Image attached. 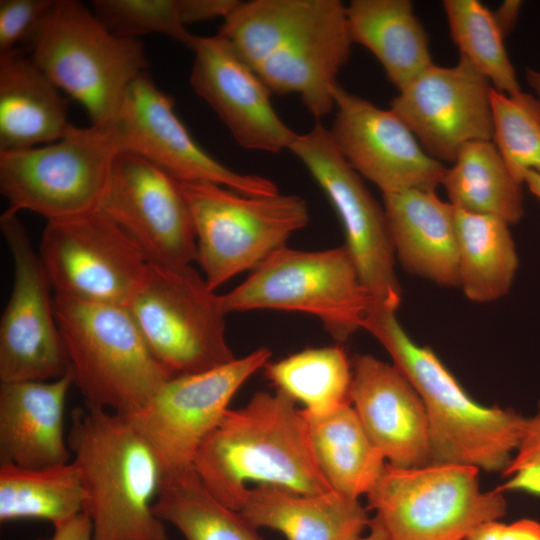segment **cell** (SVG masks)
Segmentation results:
<instances>
[{
	"mask_svg": "<svg viewBox=\"0 0 540 540\" xmlns=\"http://www.w3.org/2000/svg\"><path fill=\"white\" fill-rule=\"evenodd\" d=\"M396 260L408 273L443 287H459L456 209L435 190L383 194Z\"/></svg>",
	"mask_w": 540,
	"mask_h": 540,
	"instance_id": "23",
	"label": "cell"
},
{
	"mask_svg": "<svg viewBox=\"0 0 540 540\" xmlns=\"http://www.w3.org/2000/svg\"><path fill=\"white\" fill-rule=\"evenodd\" d=\"M441 186L455 209L510 225L524 215L523 183L511 174L493 141L466 144L447 167Z\"/></svg>",
	"mask_w": 540,
	"mask_h": 540,
	"instance_id": "28",
	"label": "cell"
},
{
	"mask_svg": "<svg viewBox=\"0 0 540 540\" xmlns=\"http://www.w3.org/2000/svg\"><path fill=\"white\" fill-rule=\"evenodd\" d=\"M153 512L175 526L185 540H264L240 512L205 488L193 466L164 476Z\"/></svg>",
	"mask_w": 540,
	"mask_h": 540,
	"instance_id": "31",
	"label": "cell"
},
{
	"mask_svg": "<svg viewBox=\"0 0 540 540\" xmlns=\"http://www.w3.org/2000/svg\"><path fill=\"white\" fill-rule=\"evenodd\" d=\"M367 508L334 490L305 495L272 485L248 488L240 513L257 529L287 540H359L369 526Z\"/></svg>",
	"mask_w": 540,
	"mask_h": 540,
	"instance_id": "25",
	"label": "cell"
},
{
	"mask_svg": "<svg viewBox=\"0 0 540 540\" xmlns=\"http://www.w3.org/2000/svg\"><path fill=\"white\" fill-rule=\"evenodd\" d=\"M30 58L86 109L91 125L113 128L131 84L148 67L138 38L112 33L84 4L56 0L26 42Z\"/></svg>",
	"mask_w": 540,
	"mask_h": 540,
	"instance_id": "4",
	"label": "cell"
},
{
	"mask_svg": "<svg viewBox=\"0 0 540 540\" xmlns=\"http://www.w3.org/2000/svg\"><path fill=\"white\" fill-rule=\"evenodd\" d=\"M96 17L115 35L165 34L193 49L196 35L184 25L179 0H94Z\"/></svg>",
	"mask_w": 540,
	"mask_h": 540,
	"instance_id": "35",
	"label": "cell"
},
{
	"mask_svg": "<svg viewBox=\"0 0 540 540\" xmlns=\"http://www.w3.org/2000/svg\"><path fill=\"white\" fill-rule=\"evenodd\" d=\"M346 16L353 44L376 57L398 91L434 64L429 36L411 1L352 0Z\"/></svg>",
	"mask_w": 540,
	"mask_h": 540,
	"instance_id": "26",
	"label": "cell"
},
{
	"mask_svg": "<svg viewBox=\"0 0 540 540\" xmlns=\"http://www.w3.org/2000/svg\"><path fill=\"white\" fill-rule=\"evenodd\" d=\"M270 357V350L261 347L203 372L173 376L142 409L124 416L148 443L164 476L192 467L200 444L235 393Z\"/></svg>",
	"mask_w": 540,
	"mask_h": 540,
	"instance_id": "14",
	"label": "cell"
},
{
	"mask_svg": "<svg viewBox=\"0 0 540 540\" xmlns=\"http://www.w3.org/2000/svg\"><path fill=\"white\" fill-rule=\"evenodd\" d=\"M364 330L385 348L421 398L431 463L470 465L488 472L507 467L522 435L523 416L511 408L476 402L432 349L409 337L396 312L373 309Z\"/></svg>",
	"mask_w": 540,
	"mask_h": 540,
	"instance_id": "3",
	"label": "cell"
},
{
	"mask_svg": "<svg viewBox=\"0 0 540 540\" xmlns=\"http://www.w3.org/2000/svg\"><path fill=\"white\" fill-rule=\"evenodd\" d=\"M525 79L527 84L533 91V95L540 102V70L527 68L525 71Z\"/></svg>",
	"mask_w": 540,
	"mask_h": 540,
	"instance_id": "44",
	"label": "cell"
},
{
	"mask_svg": "<svg viewBox=\"0 0 540 540\" xmlns=\"http://www.w3.org/2000/svg\"><path fill=\"white\" fill-rule=\"evenodd\" d=\"M307 168L335 209L346 243L375 310L396 312L402 290L395 272L383 205L336 148L329 129L317 122L297 134L289 149Z\"/></svg>",
	"mask_w": 540,
	"mask_h": 540,
	"instance_id": "11",
	"label": "cell"
},
{
	"mask_svg": "<svg viewBox=\"0 0 540 540\" xmlns=\"http://www.w3.org/2000/svg\"><path fill=\"white\" fill-rule=\"evenodd\" d=\"M122 151L137 154L177 182H205L252 196L278 194L270 179L236 172L193 139L174 110L173 100L150 75L129 87L112 128Z\"/></svg>",
	"mask_w": 540,
	"mask_h": 540,
	"instance_id": "15",
	"label": "cell"
},
{
	"mask_svg": "<svg viewBox=\"0 0 540 540\" xmlns=\"http://www.w3.org/2000/svg\"><path fill=\"white\" fill-rule=\"evenodd\" d=\"M192 466L205 488L238 512L249 482L305 495L332 491L315 460L302 410L278 390L256 392L245 406L229 408Z\"/></svg>",
	"mask_w": 540,
	"mask_h": 540,
	"instance_id": "1",
	"label": "cell"
},
{
	"mask_svg": "<svg viewBox=\"0 0 540 540\" xmlns=\"http://www.w3.org/2000/svg\"><path fill=\"white\" fill-rule=\"evenodd\" d=\"M53 296L73 382L86 406L129 416L173 377L149 350L127 307Z\"/></svg>",
	"mask_w": 540,
	"mask_h": 540,
	"instance_id": "5",
	"label": "cell"
},
{
	"mask_svg": "<svg viewBox=\"0 0 540 540\" xmlns=\"http://www.w3.org/2000/svg\"><path fill=\"white\" fill-rule=\"evenodd\" d=\"M220 303L226 314L250 310L310 314L338 342L364 329L374 308L345 244L321 251L284 246L241 284L220 295Z\"/></svg>",
	"mask_w": 540,
	"mask_h": 540,
	"instance_id": "6",
	"label": "cell"
},
{
	"mask_svg": "<svg viewBox=\"0 0 540 540\" xmlns=\"http://www.w3.org/2000/svg\"><path fill=\"white\" fill-rule=\"evenodd\" d=\"M304 416L315 460L332 490L354 499L367 495L387 461L352 405L345 404L320 417Z\"/></svg>",
	"mask_w": 540,
	"mask_h": 540,
	"instance_id": "27",
	"label": "cell"
},
{
	"mask_svg": "<svg viewBox=\"0 0 540 540\" xmlns=\"http://www.w3.org/2000/svg\"><path fill=\"white\" fill-rule=\"evenodd\" d=\"M238 0H179L181 18L187 24L224 18Z\"/></svg>",
	"mask_w": 540,
	"mask_h": 540,
	"instance_id": "39",
	"label": "cell"
},
{
	"mask_svg": "<svg viewBox=\"0 0 540 540\" xmlns=\"http://www.w3.org/2000/svg\"><path fill=\"white\" fill-rule=\"evenodd\" d=\"M493 143L511 174L521 183L528 171L540 173V102L522 91L509 96L491 90Z\"/></svg>",
	"mask_w": 540,
	"mask_h": 540,
	"instance_id": "34",
	"label": "cell"
},
{
	"mask_svg": "<svg viewBox=\"0 0 540 540\" xmlns=\"http://www.w3.org/2000/svg\"><path fill=\"white\" fill-rule=\"evenodd\" d=\"M450 36L460 51L492 87L516 96L523 90L504 44L505 35L493 12L477 0H444Z\"/></svg>",
	"mask_w": 540,
	"mask_h": 540,
	"instance_id": "33",
	"label": "cell"
},
{
	"mask_svg": "<svg viewBox=\"0 0 540 540\" xmlns=\"http://www.w3.org/2000/svg\"><path fill=\"white\" fill-rule=\"evenodd\" d=\"M352 45L346 5L313 0L306 17L254 71L271 93L298 95L320 120L334 108L333 90Z\"/></svg>",
	"mask_w": 540,
	"mask_h": 540,
	"instance_id": "20",
	"label": "cell"
},
{
	"mask_svg": "<svg viewBox=\"0 0 540 540\" xmlns=\"http://www.w3.org/2000/svg\"><path fill=\"white\" fill-rule=\"evenodd\" d=\"M17 214L7 209L0 217L14 266L0 321V382L56 380L69 374L71 366L56 320L53 288Z\"/></svg>",
	"mask_w": 540,
	"mask_h": 540,
	"instance_id": "13",
	"label": "cell"
},
{
	"mask_svg": "<svg viewBox=\"0 0 540 540\" xmlns=\"http://www.w3.org/2000/svg\"><path fill=\"white\" fill-rule=\"evenodd\" d=\"M467 540H540V523L531 519L510 524L490 521L477 528Z\"/></svg>",
	"mask_w": 540,
	"mask_h": 540,
	"instance_id": "38",
	"label": "cell"
},
{
	"mask_svg": "<svg viewBox=\"0 0 540 540\" xmlns=\"http://www.w3.org/2000/svg\"><path fill=\"white\" fill-rule=\"evenodd\" d=\"M351 362L350 403L387 463L403 468L430 464L427 415L406 376L369 354L354 355Z\"/></svg>",
	"mask_w": 540,
	"mask_h": 540,
	"instance_id": "21",
	"label": "cell"
},
{
	"mask_svg": "<svg viewBox=\"0 0 540 540\" xmlns=\"http://www.w3.org/2000/svg\"><path fill=\"white\" fill-rule=\"evenodd\" d=\"M521 5L520 1H505L497 11L493 12L495 20L504 35L513 28Z\"/></svg>",
	"mask_w": 540,
	"mask_h": 540,
	"instance_id": "41",
	"label": "cell"
},
{
	"mask_svg": "<svg viewBox=\"0 0 540 540\" xmlns=\"http://www.w3.org/2000/svg\"><path fill=\"white\" fill-rule=\"evenodd\" d=\"M39 255L54 294L125 307L148 266L135 240L99 210L48 221Z\"/></svg>",
	"mask_w": 540,
	"mask_h": 540,
	"instance_id": "12",
	"label": "cell"
},
{
	"mask_svg": "<svg viewBox=\"0 0 540 540\" xmlns=\"http://www.w3.org/2000/svg\"><path fill=\"white\" fill-rule=\"evenodd\" d=\"M19 48L0 53V152L60 140L72 125L68 101Z\"/></svg>",
	"mask_w": 540,
	"mask_h": 540,
	"instance_id": "24",
	"label": "cell"
},
{
	"mask_svg": "<svg viewBox=\"0 0 540 540\" xmlns=\"http://www.w3.org/2000/svg\"><path fill=\"white\" fill-rule=\"evenodd\" d=\"M190 85L244 149L278 153L298 133L274 110L272 94L257 73L219 34L197 36Z\"/></svg>",
	"mask_w": 540,
	"mask_h": 540,
	"instance_id": "19",
	"label": "cell"
},
{
	"mask_svg": "<svg viewBox=\"0 0 540 540\" xmlns=\"http://www.w3.org/2000/svg\"><path fill=\"white\" fill-rule=\"evenodd\" d=\"M523 184L540 201V173L535 171L526 172L523 177Z\"/></svg>",
	"mask_w": 540,
	"mask_h": 540,
	"instance_id": "43",
	"label": "cell"
},
{
	"mask_svg": "<svg viewBox=\"0 0 540 540\" xmlns=\"http://www.w3.org/2000/svg\"><path fill=\"white\" fill-rule=\"evenodd\" d=\"M265 375L309 417L350 403L352 362L340 345L309 348L264 366Z\"/></svg>",
	"mask_w": 540,
	"mask_h": 540,
	"instance_id": "32",
	"label": "cell"
},
{
	"mask_svg": "<svg viewBox=\"0 0 540 540\" xmlns=\"http://www.w3.org/2000/svg\"><path fill=\"white\" fill-rule=\"evenodd\" d=\"M83 489L73 462L25 468L0 462V521L47 520L57 526L82 512Z\"/></svg>",
	"mask_w": 540,
	"mask_h": 540,
	"instance_id": "30",
	"label": "cell"
},
{
	"mask_svg": "<svg viewBox=\"0 0 540 540\" xmlns=\"http://www.w3.org/2000/svg\"><path fill=\"white\" fill-rule=\"evenodd\" d=\"M335 117L330 136L348 164L382 194L435 190L447 167L431 157L408 126L389 108L348 92L333 90Z\"/></svg>",
	"mask_w": 540,
	"mask_h": 540,
	"instance_id": "17",
	"label": "cell"
},
{
	"mask_svg": "<svg viewBox=\"0 0 540 540\" xmlns=\"http://www.w3.org/2000/svg\"><path fill=\"white\" fill-rule=\"evenodd\" d=\"M98 210L135 240L149 264L196 261L194 227L177 182L143 157L118 153Z\"/></svg>",
	"mask_w": 540,
	"mask_h": 540,
	"instance_id": "16",
	"label": "cell"
},
{
	"mask_svg": "<svg viewBox=\"0 0 540 540\" xmlns=\"http://www.w3.org/2000/svg\"><path fill=\"white\" fill-rule=\"evenodd\" d=\"M478 471L462 464L387 463L366 495V508L375 512L389 540H467L507 508L503 493L480 490Z\"/></svg>",
	"mask_w": 540,
	"mask_h": 540,
	"instance_id": "8",
	"label": "cell"
},
{
	"mask_svg": "<svg viewBox=\"0 0 540 540\" xmlns=\"http://www.w3.org/2000/svg\"><path fill=\"white\" fill-rule=\"evenodd\" d=\"M121 147L112 129L71 125L58 141L0 152V191L7 209L48 221L97 211Z\"/></svg>",
	"mask_w": 540,
	"mask_h": 540,
	"instance_id": "10",
	"label": "cell"
},
{
	"mask_svg": "<svg viewBox=\"0 0 540 540\" xmlns=\"http://www.w3.org/2000/svg\"><path fill=\"white\" fill-rule=\"evenodd\" d=\"M38 540H92V524L89 517L81 512L72 519L54 526V533Z\"/></svg>",
	"mask_w": 540,
	"mask_h": 540,
	"instance_id": "40",
	"label": "cell"
},
{
	"mask_svg": "<svg viewBox=\"0 0 540 540\" xmlns=\"http://www.w3.org/2000/svg\"><path fill=\"white\" fill-rule=\"evenodd\" d=\"M155 359L173 376L233 361L220 295L191 266L149 264L127 305Z\"/></svg>",
	"mask_w": 540,
	"mask_h": 540,
	"instance_id": "9",
	"label": "cell"
},
{
	"mask_svg": "<svg viewBox=\"0 0 540 540\" xmlns=\"http://www.w3.org/2000/svg\"><path fill=\"white\" fill-rule=\"evenodd\" d=\"M92 540H169L153 512L164 478L154 452L122 415L76 407L67 438Z\"/></svg>",
	"mask_w": 540,
	"mask_h": 540,
	"instance_id": "2",
	"label": "cell"
},
{
	"mask_svg": "<svg viewBox=\"0 0 540 540\" xmlns=\"http://www.w3.org/2000/svg\"><path fill=\"white\" fill-rule=\"evenodd\" d=\"M55 3L56 0H1L0 53L27 42Z\"/></svg>",
	"mask_w": 540,
	"mask_h": 540,
	"instance_id": "37",
	"label": "cell"
},
{
	"mask_svg": "<svg viewBox=\"0 0 540 540\" xmlns=\"http://www.w3.org/2000/svg\"><path fill=\"white\" fill-rule=\"evenodd\" d=\"M368 528L369 533L359 540H389L386 531L375 517L370 518Z\"/></svg>",
	"mask_w": 540,
	"mask_h": 540,
	"instance_id": "42",
	"label": "cell"
},
{
	"mask_svg": "<svg viewBox=\"0 0 540 540\" xmlns=\"http://www.w3.org/2000/svg\"><path fill=\"white\" fill-rule=\"evenodd\" d=\"M177 184L194 227L196 262L213 290L255 269L309 222L299 195L252 196L212 183Z\"/></svg>",
	"mask_w": 540,
	"mask_h": 540,
	"instance_id": "7",
	"label": "cell"
},
{
	"mask_svg": "<svg viewBox=\"0 0 540 540\" xmlns=\"http://www.w3.org/2000/svg\"><path fill=\"white\" fill-rule=\"evenodd\" d=\"M492 85L460 56L451 67L433 64L390 102L423 149L452 164L460 150L475 141H492Z\"/></svg>",
	"mask_w": 540,
	"mask_h": 540,
	"instance_id": "18",
	"label": "cell"
},
{
	"mask_svg": "<svg viewBox=\"0 0 540 540\" xmlns=\"http://www.w3.org/2000/svg\"><path fill=\"white\" fill-rule=\"evenodd\" d=\"M72 372L51 381L0 384V462L25 468L68 463L64 409Z\"/></svg>",
	"mask_w": 540,
	"mask_h": 540,
	"instance_id": "22",
	"label": "cell"
},
{
	"mask_svg": "<svg viewBox=\"0 0 540 540\" xmlns=\"http://www.w3.org/2000/svg\"><path fill=\"white\" fill-rule=\"evenodd\" d=\"M509 226L456 209L459 287L470 301L493 302L510 291L519 260Z\"/></svg>",
	"mask_w": 540,
	"mask_h": 540,
	"instance_id": "29",
	"label": "cell"
},
{
	"mask_svg": "<svg viewBox=\"0 0 540 540\" xmlns=\"http://www.w3.org/2000/svg\"><path fill=\"white\" fill-rule=\"evenodd\" d=\"M498 492L522 491L540 496V402L533 417L525 418L522 435Z\"/></svg>",
	"mask_w": 540,
	"mask_h": 540,
	"instance_id": "36",
	"label": "cell"
}]
</instances>
